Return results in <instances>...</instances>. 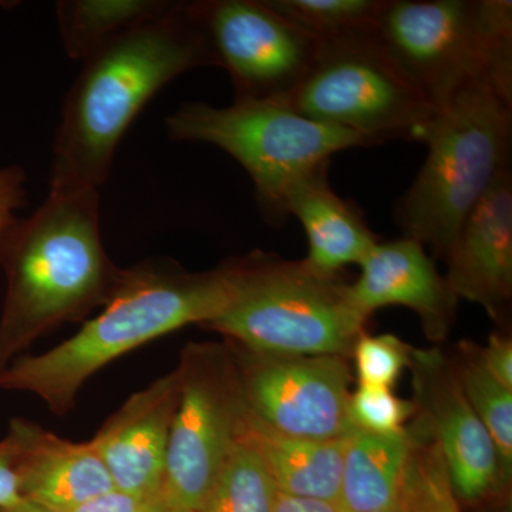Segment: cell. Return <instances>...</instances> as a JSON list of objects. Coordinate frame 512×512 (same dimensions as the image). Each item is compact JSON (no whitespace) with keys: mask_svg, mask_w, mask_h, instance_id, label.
<instances>
[{"mask_svg":"<svg viewBox=\"0 0 512 512\" xmlns=\"http://www.w3.org/2000/svg\"><path fill=\"white\" fill-rule=\"evenodd\" d=\"M202 66L214 60L191 2H174L84 59L53 141L49 194L100 191L121 138L148 101Z\"/></svg>","mask_w":512,"mask_h":512,"instance_id":"obj_1","label":"cell"},{"mask_svg":"<svg viewBox=\"0 0 512 512\" xmlns=\"http://www.w3.org/2000/svg\"><path fill=\"white\" fill-rule=\"evenodd\" d=\"M0 268L2 373L47 333L103 308L119 286L124 269L101 241L100 192L49 194L0 238Z\"/></svg>","mask_w":512,"mask_h":512,"instance_id":"obj_2","label":"cell"},{"mask_svg":"<svg viewBox=\"0 0 512 512\" xmlns=\"http://www.w3.org/2000/svg\"><path fill=\"white\" fill-rule=\"evenodd\" d=\"M228 264L188 272L168 259L124 269L103 311L72 338L40 355H23L0 373V390L39 397L66 416L90 377L114 360L188 325H208L231 302Z\"/></svg>","mask_w":512,"mask_h":512,"instance_id":"obj_3","label":"cell"},{"mask_svg":"<svg viewBox=\"0 0 512 512\" xmlns=\"http://www.w3.org/2000/svg\"><path fill=\"white\" fill-rule=\"evenodd\" d=\"M512 93L477 79L437 109L423 144L427 157L394 205L403 237L444 259L458 229L485 192L508 170Z\"/></svg>","mask_w":512,"mask_h":512,"instance_id":"obj_4","label":"cell"},{"mask_svg":"<svg viewBox=\"0 0 512 512\" xmlns=\"http://www.w3.org/2000/svg\"><path fill=\"white\" fill-rule=\"evenodd\" d=\"M227 264L231 302L208 329L255 355H352L367 319L350 305L339 275L261 252Z\"/></svg>","mask_w":512,"mask_h":512,"instance_id":"obj_5","label":"cell"},{"mask_svg":"<svg viewBox=\"0 0 512 512\" xmlns=\"http://www.w3.org/2000/svg\"><path fill=\"white\" fill-rule=\"evenodd\" d=\"M375 37L437 109L477 79L512 93L510 0H384Z\"/></svg>","mask_w":512,"mask_h":512,"instance_id":"obj_6","label":"cell"},{"mask_svg":"<svg viewBox=\"0 0 512 512\" xmlns=\"http://www.w3.org/2000/svg\"><path fill=\"white\" fill-rule=\"evenodd\" d=\"M165 124L174 141L210 144L237 160L269 224L288 220L285 195L302 175L339 151L369 147L352 131L308 119L285 100H235L228 107L187 103Z\"/></svg>","mask_w":512,"mask_h":512,"instance_id":"obj_7","label":"cell"},{"mask_svg":"<svg viewBox=\"0 0 512 512\" xmlns=\"http://www.w3.org/2000/svg\"><path fill=\"white\" fill-rule=\"evenodd\" d=\"M285 101L302 116L352 131L369 146L423 143L437 111L375 33L322 43L311 72Z\"/></svg>","mask_w":512,"mask_h":512,"instance_id":"obj_8","label":"cell"},{"mask_svg":"<svg viewBox=\"0 0 512 512\" xmlns=\"http://www.w3.org/2000/svg\"><path fill=\"white\" fill-rule=\"evenodd\" d=\"M177 369L180 403L168 440L161 498L198 511L238 439L244 397L234 357L218 346H187Z\"/></svg>","mask_w":512,"mask_h":512,"instance_id":"obj_9","label":"cell"},{"mask_svg":"<svg viewBox=\"0 0 512 512\" xmlns=\"http://www.w3.org/2000/svg\"><path fill=\"white\" fill-rule=\"evenodd\" d=\"M191 9L235 100H288L318 59L322 43L265 0H202Z\"/></svg>","mask_w":512,"mask_h":512,"instance_id":"obj_10","label":"cell"},{"mask_svg":"<svg viewBox=\"0 0 512 512\" xmlns=\"http://www.w3.org/2000/svg\"><path fill=\"white\" fill-rule=\"evenodd\" d=\"M342 356H264L235 359L242 397L276 431L309 440H342L350 420V370Z\"/></svg>","mask_w":512,"mask_h":512,"instance_id":"obj_11","label":"cell"},{"mask_svg":"<svg viewBox=\"0 0 512 512\" xmlns=\"http://www.w3.org/2000/svg\"><path fill=\"white\" fill-rule=\"evenodd\" d=\"M417 412L446 463L460 504H483L507 485L490 434L468 403L456 367L437 350H414Z\"/></svg>","mask_w":512,"mask_h":512,"instance_id":"obj_12","label":"cell"},{"mask_svg":"<svg viewBox=\"0 0 512 512\" xmlns=\"http://www.w3.org/2000/svg\"><path fill=\"white\" fill-rule=\"evenodd\" d=\"M180 390V373L174 369L131 394L94 434L90 441L114 487L140 497H160Z\"/></svg>","mask_w":512,"mask_h":512,"instance_id":"obj_13","label":"cell"},{"mask_svg":"<svg viewBox=\"0 0 512 512\" xmlns=\"http://www.w3.org/2000/svg\"><path fill=\"white\" fill-rule=\"evenodd\" d=\"M451 291L501 319L512 296V178L498 175L458 229L443 259Z\"/></svg>","mask_w":512,"mask_h":512,"instance_id":"obj_14","label":"cell"},{"mask_svg":"<svg viewBox=\"0 0 512 512\" xmlns=\"http://www.w3.org/2000/svg\"><path fill=\"white\" fill-rule=\"evenodd\" d=\"M359 266L348 299L363 318L386 306H404L419 315L430 339L447 335L458 298L420 242L407 237L377 242Z\"/></svg>","mask_w":512,"mask_h":512,"instance_id":"obj_15","label":"cell"},{"mask_svg":"<svg viewBox=\"0 0 512 512\" xmlns=\"http://www.w3.org/2000/svg\"><path fill=\"white\" fill-rule=\"evenodd\" d=\"M8 431L18 446L23 498L72 511L114 488L92 441L62 439L25 419L10 421Z\"/></svg>","mask_w":512,"mask_h":512,"instance_id":"obj_16","label":"cell"},{"mask_svg":"<svg viewBox=\"0 0 512 512\" xmlns=\"http://www.w3.org/2000/svg\"><path fill=\"white\" fill-rule=\"evenodd\" d=\"M329 163L313 168L285 195L286 218L301 222L308 237L305 262L323 275H339L345 266L360 265L377 239L362 212L330 187Z\"/></svg>","mask_w":512,"mask_h":512,"instance_id":"obj_17","label":"cell"},{"mask_svg":"<svg viewBox=\"0 0 512 512\" xmlns=\"http://www.w3.org/2000/svg\"><path fill=\"white\" fill-rule=\"evenodd\" d=\"M238 437L254 448L279 493L338 504L346 439L288 436L264 423L245 402Z\"/></svg>","mask_w":512,"mask_h":512,"instance_id":"obj_18","label":"cell"},{"mask_svg":"<svg viewBox=\"0 0 512 512\" xmlns=\"http://www.w3.org/2000/svg\"><path fill=\"white\" fill-rule=\"evenodd\" d=\"M417 436L416 424L399 433L356 430L346 437L338 498L340 512H369L396 504Z\"/></svg>","mask_w":512,"mask_h":512,"instance_id":"obj_19","label":"cell"},{"mask_svg":"<svg viewBox=\"0 0 512 512\" xmlns=\"http://www.w3.org/2000/svg\"><path fill=\"white\" fill-rule=\"evenodd\" d=\"M167 0H63L56 16L64 52L84 60L141 23L163 15Z\"/></svg>","mask_w":512,"mask_h":512,"instance_id":"obj_20","label":"cell"},{"mask_svg":"<svg viewBox=\"0 0 512 512\" xmlns=\"http://www.w3.org/2000/svg\"><path fill=\"white\" fill-rule=\"evenodd\" d=\"M286 22L320 43L375 33L384 0H265Z\"/></svg>","mask_w":512,"mask_h":512,"instance_id":"obj_21","label":"cell"},{"mask_svg":"<svg viewBox=\"0 0 512 512\" xmlns=\"http://www.w3.org/2000/svg\"><path fill=\"white\" fill-rule=\"evenodd\" d=\"M275 495L261 458L238 437L198 512H272Z\"/></svg>","mask_w":512,"mask_h":512,"instance_id":"obj_22","label":"cell"},{"mask_svg":"<svg viewBox=\"0 0 512 512\" xmlns=\"http://www.w3.org/2000/svg\"><path fill=\"white\" fill-rule=\"evenodd\" d=\"M454 367L468 403L497 448L501 471L508 481L512 470V389L485 369L474 345L464 348L463 359Z\"/></svg>","mask_w":512,"mask_h":512,"instance_id":"obj_23","label":"cell"},{"mask_svg":"<svg viewBox=\"0 0 512 512\" xmlns=\"http://www.w3.org/2000/svg\"><path fill=\"white\" fill-rule=\"evenodd\" d=\"M417 426L419 436L407 460L397 503L403 512H463L439 446L420 420Z\"/></svg>","mask_w":512,"mask_h":512,"instance_id":"obj_24","label":"cell"},{"mask_svg":"<svg viewBox=\"0 0 512 512\" xmlns=\"http://www.w3.org/2000/svg\"><path fill=\"white\" fill-rule=\"evenodd\" d=\"M417 413L414 402L400 399L390 387L359 384L350 394L349 414L357 430L373 434L399 433Z\"/></svg>","mask_w":512,"mask_h":512,"instance_id":"obj_25","label":"cell"},{"mask_svg":"<svg viewBox=\"0 0 512 512\" xmlns=\"http://www.w3.org/2000/svg\"><path fill=\"white\" fill-rule=\"evenodd\" d=\"M359 384L393 389L406 367L412 365L413 349L397 336L362 335L353 346Z\"/></svg>","mask_w":512,"mask_h":512,"instance_id":"obj_26","label":"cell"},{"mask_svg":"<svg viewBox=\"0 0 512 512\" xmlns=\"http://www.w3.org/2000/svg\"><path fill=\"white\" fill-rule=\"evenodd\" d=\"M28 204L26 173L19 165L0 167V238L16 220V212Z\"/></svg>","mask_w":512,"mask_h":512,"instance_id":"obj_27","label":"cell"},{"mask_svg":"<svg viewBox=\"0 0 512 512\" xmlns=\"http://www.w3.org/2000/svg\"><path fill=\"white\" fill-rule=\"evenodd\" d=\"M23 500L18 470V446L9 433L0 440V510L15 507Z\"/></svg>","mask_w":512,"mask_h":512,"instance_id":"obj_28","label":"cell"},{"mask_svg":"<svg viewBox=\"0 0 512 512\" xmlns=\"http://www.w3.org/2000/svg\"><path fill=\"white\" fill-rule=\"evenodd\" d=\"M156 498L140 497L114 487L67 512H146Z\"/></svg>","mask_w":512,"mask_h":512,"instance_id":"obj_29","label":"cell"},{"mask_svg":"<svg viewBox=\"0 0 512 512\" xmlns=\"http://www.w3.org/2000/svg\"><path fill=\"white\" fill-rule=\"evenodd\" d=\"M480 352L485 369L508 389H512V340L507 336L491 335L488 345Z\"/></svg>","mask_w":512,"mask_h":512,"instance_id":"obj_30","label":"cell"},{"mask_svg":"<svg viewBox=\"0 0 512 512\" xmlns=\"http://www.w3.org/2000/svg\"><path fill=\"white\" fill-rule=\"evenodd\" d=\"M272 512H340L338 504L313 498L293 497L276 490Z\"/></svg>","mask_w":512,"mask_h":512,"instance_id":"obj_31","label":"cell"},{"mask_svg":"<svg viewBox=\"0 0 512 512\" xmlns=\"http://www.w3.org/2000/svg\"><path fill=\"white\" fill-rule=\"evenodd\" d=\"M0 512H67L59 510V508L49 507V505L37 503V501L28 500L23 498L22 501L15 507L6 508V510H0Z\"/></svg>","mask_w":512,"mask_h":512,"instance_id":"obj_32","label":"cell"},{"mask_svg":"<svg viewBox=\"0 0 512 512\" xmlns=\"http://www.w3.org/2000/svg\"><path fill=\"white\" fill-rule=\"evenodd\" d=\"M161 512H198L190 510V508L178 507V505L164 503L161 498Z\"/></svg>","mask_w":512,"mask_h":512,"instance_id":"obj_33","label":"cell"},{"mask_svg":"<svg viewBox=\"0 0 512 512\" xmlns=\"http://www.w3.org/2000/svg\"><path fill=\"white\" fill-rule=\"evenodd\" d=\"M146 512H161V497L156 498Z\"/></svg>","mask_w":512,"mask_h":512,"instance_id":"obj_34","label":"cell"},{"mask_svg":"<svg viewBox=\"0 0 512 512\" xmlns=\"http://www.w3.org/2000/svg\"><path fill=\"white\" fill-rule=\"evenodd\" d=\"M369 512H403L402 507H400L399 503L390 505V507L382 508V510H375Z\"/></svg>","mask_w":512,"mask_h":512,"instance_id":"obj_35","label":"cell"}]
</instances>
